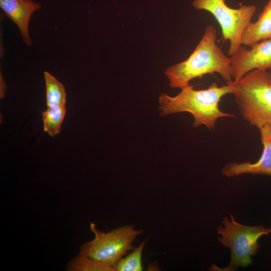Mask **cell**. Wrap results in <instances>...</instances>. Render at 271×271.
<instances>
[{
    "instance_id": "cell-1",
    "label": "cell",
    "mask_w": 271,
    "mask_h": 271,
    "mask_svg": "<svg viewBox=\"0 0 271 271\" xmlns=\"http://www.w3.org/2000/svg\"><path fill=\"white\" fill-rule=\"evenodd\" d=\"M217 31L213 25L205 29L200 42L185 61L168 67L164 72L170 86L182 89L191 80L206 74H219L227 84L233 81L230 57L216 44Z\"/></svg>"
},
{
    "instance_id": "cell-2",
    "label": "cell",
    "mask_w": 271,
    "mask_h": 271,
    "mask_svg": "<svg viewBox=\"0 0 271 271\" xmlns=\"http://www.w3.org/2000/svg\"><path fill=\"white\" fill-rule=\"evenodd\" d=\"M194 87V86L189 85L183 88L175 96L161 94L159 98L160 115L166 116L188 112L194 117L193 127L204 125L210 130L215 128L216 121L219 118L236 117L223 112L219 108L221 98L228 94H233L235 89L234 81L222 86L213 83L206 89L196 90Z\"/></svg>"
},
{
    "instance_id": "cell-3",
    "label": "cell",
    "mask_w": 271,
    "mask_h": 271,
    "mask_svg": "<svg viewBox=\"0 0 271 271\" xmlns=\"http://www.w3.org/2000/svg\"><path fill=\"white\" fill-rule=\"evenodd\" d=\"M234 83L233 94L242 118L258 129L270 124L271 82L268 71L254 69Z\"/></svg>"
},
{
    "instance_id": "cell-4",
    "label": "cell",
    "mask_w": 271,
    "mask_h": 271,
    "mask_svg": "<svg viewBox=\"0 0 271 271\" xmlns=\"http://www.w3.org/2000/svg\"><path fill=\"white\" fill-rule=\"evenodd\" d=\"M230 220L224 217L222 223L217 228V239L221 244L229 248L231 259L224 267L212 264L210 270L234 271L240 266L245 267L253 263L251 256L255 255L260 247L258 239L262 235L271 233V228H265L261 225L249 226L236 222L231 214Z\"/></svg>"
},
{
    "instance_id": "cell-5",
    "label": "cell",
    "mask_w": 271,
    "mask_h": 271,
    "mask_svg": "<svg viewBox=\"0 0 271 271\" xmlns=\"http://www.w3.org/2000/svg\"><path fill=\"white\" fill-rule=\"evenodd\" d=\"M90 226L94 234V238L81 246L78 254L114 269L127 251L134 249L132 242L142 233V230L134 229L135 226L132 225L122 226L108 232L98 230L94 223H91Z\"/></svg>"
},
{
    "instance_id": "cell-6",
    "label": "cell",
    "mask_w": 271,
    "mask_h": 271,
    "mask_svg": "<svg viewBox=\"0 0 271 271\" xmlns=\"http://www.w3.org/2000/svg\"><path fill=\"white\" fill-rule=\"evenodd\" d=\"M226 0H194L192 5L198 10L210 13L219 23L222 31L223 42L229 41L228 54L232 56L241 47L242 33L251 22L256 7L253 5H242L238 9L229 7Z\"/></svg>"
},
{
    "instance_id": "cell-7",
    "label": "cell",
    "mask_w": 271,
    "mask_h": 271,
    "mask_svg": "<svg viewBox=\"0 0 271 271\" xmlns=\"http://www.w3.org/2000/svg\"><path fill=\"white\" fill-rule=\"evenodd\" d=\"M250 48L246 49L242 45L230 57L234 82L254 69L271 70V39L259 42Z\"/></svg>"
},
{
    "instance_id": "cell-8",
    "label": "cell",
    "mask_w": 271,
    "mask_h": 271,
    "mask_svg": "<svg viewBox=\"0 0 271 271\" xmlns=\"http://www.w3.org/2000/svg\"><path fill=\"white\" fill-rule=\"evenodd\" d=\"M260 141L263 145L262 153L254 163L249 162L226 164L222 169V175L233 177L244 174L271 176V123L259 128Z\"/></svg>"
},
{
    "instance_id": "cell-9",
    "label": "cell",
    "mask_w": 271,
    "mask_h": 271,
    "mask_svg": "<svg viewBox=\"0 0 271 271\" xmlns=\"http://www.w3.org/2000/svg\"><path fill=\"white\" fill-rule=\"evenodd\" d=\"M41 7L32 0H0L1 8L17 26L24 42L28 46L32 44L29 32L30 18Z\"/></svg>"
},
{
    "instance_id": "cell-10",
    "label": "cell",
    "mask_w": 271,
    "mask_h": 271,
    "mask_svg": "<svg viewBox=\"0 0 271 271\" xmlns=\"http://www.w3.org/2000/svg\"><path fill=\"white\" fill-rule=\"evenodd\" d=\"M271 39V0H268L255 22H250L245 28L241 39L244 46L252 47L257 43Z\"/></svg>"
},
{
    "instance_id": "cell-11",
    "label": "cell",
    "mask_w": 271,
    "mask_h": 271,
    "mask_svg": "<svg viewBox=\"0 0 271 271\" xmlns=\"http://www.w3.org/2000/svg\"><path fill=\"white\" fill-rule=\"evenodd\" d=\"M66 112L65 104H58L48 107L42 113L44 130L51 137L60 133Z\"/></svg>"
},
{
    "instance_id": "cell-12",
    "label": "cell",
    "mask_w": 271,
    "mask_h": 271,
    "mask_svg": "<svg viewBox=\"0 0 271 271\" xmlns=\"http://www.w3.org/2000/svg\"><path fill=\"white\" fill-rule=\"evenodd\" d=\"M44 76L47 107L58 104H65L66 92L63 84L48 71L44 72Z\"/></svg>"
},
{
    "instance_id": "cell-13",
    "label": "cell",
    "mask_w": 271,
    "mask_h": 271,
    "mask_svg": "<svg viewBox=\"0 0 271 271\" xmlns=\"http://www.w3.org/2000/svg\"><path fill=\"white\" fill-rule=\"evenodd\" d=\"M69 271H115V269L87 256L78 254L68 263Z\"/></svg>"
},
{
    "instance_id": "cell-14",
    "label": "cell",
    "mask_w": 271,
    "mask_h": 271,
    "mask_svg": "<svg viewBox=\"0 0 271 271\" xmlns=\"http://www.w3.org/2000/svg\"><path fill=\"white\" fill-rule=\"evenodd\" d=\"M147 239L143 241L133 251L125 257H122L115 267V271H141L142 255Z\"/></svg>"
},
{
    "instance_id": "cell-15",
    "label": "cell",
    "mask_w": 271,
    "mask_h": 271,
    "mask_svg": "<svg viewBox=\"0 0 271 271\" xmlns=\"http://www.w3.org/2000/svg\"><path fill=\"white\" fill-rule=\"evenodd\" d=\"M0 96L1 98H2L5 96V92L7 89V85L2 77L1 72L0 75Z\"/></svg>"
},
{
    "instance_id": "cell-16",
    "label": "cell",
    "mask_w": 271,
    "mask_h": 271,
    "mask_svg": "<svg viewBox=\"0 0 271 271\" xmlns=\"http://www.w3.org/2000/svg\"><path fill=\"white\" fill-rule=\"evenodd\" d=\"M268 77L271 82V72H268Z\"/></svg>"
}]
</instances>
